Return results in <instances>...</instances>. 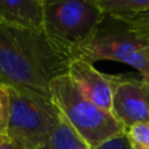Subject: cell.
<instances>
[{"instance_id":"6da1fadb","label":"cell","mask_w":149,"mask_h":149,"mask_svg":"<svg viewBox=\"0 0 149 149\" xmlns=\"http://www.w3.org/2000/svg\"><path fill=\"white\" fill-rule=\"evenodd\" d=\"M72 56L45 31L0 24V85L52 100L51 84L68 73Z\"/></svg>"},{"instance_id":"7a4b0ae2","label":"cell","mask_w":149,"mask_h":149,"mask_svg":"<svg viewBox=\"0 0 149 149\" xmlns=\"http://www.w3.org/2000/svg\"><path fill=\"white\" fill-rule=\"evenodd\" d=\"M72 59L93 64L98 60L124 63L149 80V43L127 21L115 16H103L92 36L72 52Z\"/></svg>"},{"instance_id":"3957f363","label":"cell","mask_w":149,"mask_h":149,"mask_svg":"<svg viewBox=\"0 0 149 149\" xmlns=\"http://www.w3.org/2000/svg\"><path fill=\"white\" fill-rule=\"evenodd\" d=\"M52 102L89 148L126 132L124 126L109 111L90 102L77 88L70 74L55 79L51 84Z\"/></svg>"},{"instance_id":"277c9868","label":"cell","mask_w":149,"mask_h":149,"mask_svg":"<svg viewBox=\"0 0 149 149\" xmlns=\"http://www.w3.org/2000/svg\"><path fill=\"white\" fill-rule=\"evenodd\" d=\"M42 5L45 34L71 56L105 16L97 0H42Z\"/></svg>"},{"instance_id":"5b68a950","label":"cell","mask_w":149,"mask_h":149,"mask_svg":"<svg viewBox=\"0 0 149 149\" xmlns=\"http://www.w3.org/2000/svg\"><path fill=\"white\" fill-rule=\"evenodd\" d=\"M10 90V115L7 135L28 149H43L59 124L62 114L52 100Z\"/></svg>"},{"instance_id":"8992f818","label":"cell","mask_w":149,"mask_h":149,"mask_svg":"<svg viewBox=\"0 0 149 149\" xmlns=\"http://www.w3.org/2000/svg\"><path fill=\"white\" fill-rule=\"evenodd\" d=\"M111 113L126 130L136 123H149V80L119 74Z\"/></svg>"},{"instance_id":"52a82bcc","label":"cell","mask_w":149,"mask_h":149,"mask_svg":"<svg viewBox=\"0 0 149 149\" xmlns=\"http://www.w3.org/2000/svg\"><path fill=\"white\" fill-rule=\"evenodd\" d=\"M68 74L90 102L102 110L111 113L114 89L118 76L101 72L93 63L82 59H72L68 68Z\"/></svg>"},{"instance_id":"ba28073f","label":"cell","mask_w":149,"mask_h":149,"mask_svg":"<svg viewBox=\"0 0 149 149\" xmlns=\"http://www.w3.org/2000/svg\"><path fill=\"white\" fill-rule=\"evenodd\" d=\"M0 17L4 24L43 31L42 0H0Z\"/></svg>"},{"instance_id":"9c48e42d","label":"cell","mask_w":149,"mask_h":149,"mask_svg":"<svg viewBox=\"0 0 149 149\" xmlns=\"http://www.w3.org/2000/svg\"><path fill=\"white\" fill-rule=\"evenodd\" d=\"M43 149H90L89 145L77 135L71 124L64 118H60L59 124L52 132L49 143Z\"/></svg>"},{"instance_id":"30bf717a","label":"cell","mask_w":149,"mask_h":149,"mask_svg":"<svg viewBox=\"0 0 149 149\" xmlns=\"http://www.w3.org/2000/svg\"><path fill=\"white\" fill-rule=\"evenodd\" d=\"M105 16H127L149 8V0H97Z\"/></svg>"},{"instance_id":"8fae6325","label":"cell","mask_w":149,"mask_h":149,"mask_svg":"<svg viewBox=\"0 0 149 149\" xmlns=\"http://www.w3.org/2000/svg\"><path fill=\"white\" fill-rule=\"evenodd\" d=\"M120 18L127 21L135 29V31L149 43V8L140 10V12L132 13V15L120 16Z\"/></svg>"},{"instance_id":"7c38bea8","label":"cell","mask_w":149,"mask_h":149,"mask_svg":"<svg viewBox=\"0 0 149 149\" xmlns=\"http://www.w3.org/2000/svg\"><path fill=\"white\" fill-rule=\"evenodd\" d=\"M10 115V90L0 85V136L7 135Z\"/></svg>"},{"instance_id":"4fadbf2b","label":"cell","mask_w":149,"mask_h":149,"mask_svg":"<svg viewBox=\"0 0 149 149\" xmlns=\"http://www.w3.org/2000/svg\"><path fill=\"white\" fill-rule=\"evenodd\" d=\"M126 135L132 144L149 148V123H136L126 130Z\"/></svg>"},{"instance_id":"5bb4252c","label":"cell","mask_w":149,"mask_h":149,"mask_svg":"<svg viewBox=\"0 0 149 149\" xmlns=\"http://www.w3.org/2000/svg\"><path fill=\"white\" fill-rule=\"evenodd\" d=\"M90 149H132V145L130 143L128 137H127L126 132H124V134L118 135V136L102 143L98 147L90 148Z\"/></svg>"},{"instance_id":"9a60e30c","label":"cell","mask_w":149,"mask_h":149,"mask_svg":"<svg viewBox=\"0 0 149 149\" xmlns=\"http://www.w3.org/2000/svg\"><path fill=\"white\" fill-rule=\"evenodd\" d=\"M0 149H28L25 145L18 143L17 140L12 139L8 135H1L0 136Z\"/></svg>"},{"instance_id":"2e32d148","label":"cell","mask_w":149,"mask_h":149,"mask_svg":"<svg viewBox=\"0 0 149 149\" xmlns=\"http://www.w3.org/2000/svg\"><path fill=\"white\" fill-rule=\"evenodd\" d=\"M130 143H131V141H130ZM131 145H132V149H149V148L141 147V145H137V144H132V143H131Z\"/></svg>"},{"instance_id":"e0dca14e","label":"cell","mask_w":149,"mask_h":149,"mask_svg":"<svg viewBox=\"0 0 149 149\" xmlns=\"http://www.w3.org/2000/svg\"><path fill=\"white\" fill-rule=\"evenodd\" d=\"M0 24H3V20H1V17H0Z\"/></svg>"}]
</instances>
